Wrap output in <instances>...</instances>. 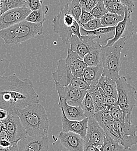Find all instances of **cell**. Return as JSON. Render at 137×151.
I'll list each match as a JSON object with an SVG mask.
<instances>
[{"label": "cell", "instance_id": "cell-39", "mask_svg": "<svg viewBox=\"0 0 137 151\" xmlns=\"http://www.w3.org/2000/svg\"><path fill=\"white\" fill-rule=\"evenodd\" d=\"M44 5L41 0H26V6L30 9L31 11L39 9Z\"/></svg>", "mask_w": 137, "mask_h": 151}, {"label": "cell", "instance_id": "cell-51", "mask_svg": "<svg viewBox=\"0 0 137 151\" xmlns=\"http://www.w3.org/2000/svg\"><path fill=\"white\" fill-rule=\"evenodd\" d=\"M25 1H26V0H25Z\"/></svg>", "mask_w": 137, "mask_h": 151}, {"label": "cell", "instance_id": "cell-33", "mask_svg": "<svg viewBox=\"0 0 137 151\" xmlns=\"http://www.w3.org/2000/svg\"><path fill=\"white\" fill-rule=\"evenodd\" d=\"M68 5L70 14L78 22L79 17L82 13L80 0H71L70 2H68Z\"/></svg>", "mask_w": 137, "mask_h": 151}, {"label": "cell", "instance_id": "cell-30", "mask_svg": "<svg viewBox=\"0 0 137 151\" xmlns=\"http://www.w3.org/2000/svg\"><path fill=\"white\" fill-rule=\"evenodd\" d=\"M124 16L116 14L107 12L100 20L103 27H115L118 23L123 20Z\"/></svg>", "mask_w": 137, "mask_h": 151}, {"label": "cell", "instance_id": "cell-27", "mask_svg": "<svg viewBox=\"0 0 137 151\" xmlns=\"http://www.w3.org/2000/svg\"><path fill=\"white\" fill-rule=\"evenodd\" d=\"M49 12L48 6L44 5L39 9L31 11L25 20L33 23H43L46 20V15Z\"/></svg>", "mask_w": 137, "mask_h": 151}, {"label": "cell", "instance_id": "cell-3", "mask_svg": "<svg viewBox=\"0 0 137 151\" xmlns=\"http://www.w3.org/2000/svg\"><path fill=\"white\" fill-rule=\"evenodd\" d=\"M43 32V23H33L23 20L7 29L0 30V37L5 44H18Z\"/></svg>", "mask_w": 137, "mask_h": 151}, {"label": "cell", "instance_id": "cell-42", "mask_svg": "<svg viewBox=\"0 0 137 151\" xmlns=\"http://www.w3.org/2000/svg\"><path fill=\"white\" fill-rule=\"evenodd\" d=\"M0 140H9L11 142L10 136L9 135L7 132L5 130L4 127L0 132Z\"/></svg>", "mask_w": 137, "mask_h": 151}, {"label": "cell", "instance_id": "cell-29", "mask_svg": "<svg viewBox=\"0 0 137 151\" xmlns=\"http://www.w3.org/2000/svg\"><path fill=\"white\" fill-rule=\"evenodd\" d=\"M101 47L89 52L83 58V60L87 66H96L101 63Z\"/></svg>", "mask_w": 137, "mask_h": 151}, {"label": "cell", "instance_id": "cell-35", "mask_svg": "<svg viewBox=\"0 0 137 151\" xmlns=\"http://www.w3.org/2000/svg\"><path fill=\"white\" fill-rule=\"evenodd\" d=\"M70 84L72 87L81 90L87 91L89 88V84L85 80L83 77H73Z\"/></svg>", "mask_w": 137, "mask_h": 151}, {"label": "cell", "instance_id": "cell-2", "mask_svg": "<svg viewBox=\"0 0 137 151\" xmlns=\"http://www.w3.org/2000/svg\"><path fill=\"white\" fill-rule=\"evenodd\" d=\"M17 116L28 135H47L49 119L44 108L40 104H30L17 111Z\"/></svg>", "mask_w": 137, "mask_h": 151}, {"label": "cell", "instance_id": "cell-40", "mask_svg": "<svg viewBox=\"0 0 137 151\" xmlns=\"http://www.w3.org/2000/svg\"><path fill=\"white\" fill-rule=\"evenodd\" d=\"M94 17L91 14V12L82 10V13L80 14V16L79 17V24L80 26H81L82 25L88 22H89V20L94 19Z\"/></svg>", "mask_w": 137, "mask_h": 151}, {"label": "cell", "instance_id": "cell-9", "mask_svg": "<svg viewBox=\"0 0 137 151\" xmlns=\"http://www.w3.org/2000/svg\"><path fill=\"white\" fill-rule=\"evenodd\" d=\"M106 132L94 117H88V129L85 138L84 139V147L91 145L100 148L103 143Z\"/></svg>", "mask_w": 137, "mask_h": 151}, {"label": "cell", "instance_id": "cell-11", "mask_svg": "<svg viewBox=\"0 0 137 151\" xmlns=\"http://www.w3.org/2000/svg\"><path fill=\"white\" fill-rule=\"evenodd\" d=\"M1 122L10 136L11 142L13 145H17L19 141L28 135L17 115L9 114L8 117Z\"/></svg>", "mask_w": 137, "mask_h": 151}, {"label": "cell", "instance_id": "cell-38", "mask_svg": "<svg viewBox=\"0 0 137 151\" xmlns=\"http://www.w3.org/2000/svg\"><path fill=\"white\" fill-rule=\"evenodd\" d=\"M98 0H80V5L82 10L91 12L95 7Z\"/></svg>", "mask_w": 137, "mask_h": 151}, {"label": "cell", "instance_id": "cell-18", "mask_svg": "<svg viewBox=\"0 0 137 151\" xmlns=\"http://www.w3.org/2000/svg\"><path fill=\"white\" fill-rule=\"evenodd\" d=\"M82 36H94L95 41L101 46H104L115 34V27H101L92 31H88L80 27Z\"/></svg>", "mask_w": 137, "mask_h": 151}, {"label": "cell", "instance_id": "cell-41", "mask_svg": "<svg viewBox=\"0 0 137 151\" xmlns=\"http://www.w3.org/2000/svg\"><path fill=\"white\" fill-rule=\"evenodd\" d=\"M120 3L123 5H125L128 8V11L132 13L133 12V8L134 6V2L133 0H118Z\"/></svg>", "mask_w": 137, "mask_h": 151}, {"label": "cell", "instance_id": "cell-6", "mask_svg": "<svg viewBox=\"0 0 137 151\" xmlns=\"http://www.w3.org/2000/svg\"><path fill=\"white\" fill-rule=\"evenodd\" d=\"M137 126L113 120L112 127L106 134L117 140L125 149H130L137 144Z\"/></svg>", "mask_w": 137, "mask_h": 151}, {"label": "cell", "instance_id": "cell-31", "mask_svg": "<svg viewBox=\"0 0 137 151\" xmlns=\"http://www.w3.org/2000/svg\"><path fill=\"white\" fill-rule=\"evenodd\" d=\"M82 108L86 117H94L95 114V104L92 96L88 91L83 99Z\"/></svg>", "mask_w": 137, "mask_h": 151}, {"label": "cell", "instance_id": "cell-23", "mask_svg": "<svg viewBox=\"0 0 137 151\" xmlns=\"http://www.w3.org/2000/svg\"><path fill=\"white\" fill-rule=\"evenodd\" d=\"M94 117L104 130L106 134L109 132L113 121L109 110L104 109L96 112L94 115Z\"/></svg>", "mask_w": 137, "mask_h": 151}, {"label": "cell", "instance_id": "cell-19", "mask_svg": "<svg viewBox=\"0 0 137 151\" xmlns=\"http://www.w3.org/2000/svg\"><path fill=\"white\" fill-rule=\"evenodd\" d=\"M65 60L74 77H83V72L86 66L83 58L70 48Z\"/></svg>", "mask_w": 137, "mask_h": 151}, {"label": "cell", "instance_id": "cell-28", "mask_svg": "<svg viewBox=\"0 0 137 151\" xmlns=\"http://www.w3.org/2000/svg\"><path fill=\"white\" fill-rule=\"evenodd\" d=\"M87 91L93 98L95 104V113L102 110L106 109L103 100V98L99 91V88L98 86L90 87Z\"/></svg>", "mask_w": 137, "mask_h": 151}, {"label": "cell", "instance_id": "cell-17", "mask_svg": "<svg viewBox=\"0 0 137 151\" xmlns=\"http://www.w3.org/2000/svg\"><path fill=\"white\" fill-rule=\"evenodd\" d=\"M54 83L61 86L70 84L74 76L65 59H59L57 63V69L52 73Z\"/></svg>", "mask_w": 137, "mask_h": 151}, {"label": "cell", "instance_id": "cell-20", "mask_svg": "<svg viewBox=\"0 0 137 151\" xmlns=\"http://www.w3.org/2000/svg\"><path fill=\"white\" fill-rule=\"evenodd\" d=\"M59 106L63 109L66 117L72 120H82L86 117L80 106H72L68 105L64 100L59 99Z\"/></svg>", "mask_w": 137, "mask_h": 151}, {"label": "cell", "instance_id": "cell-7", "mask_svg": "<svg viewBox=\"0 0 137 151\" xmlns=\"http://www.w3.org/2000/svg\"><path fill=\"white\" fill-rule=\"evenodd\" d=\"M117 98L116 103L126 114L132 113L137 107V90L129 84L124 76H120L116 80Z\"/></svg>", "mask_w": 137, "mask_h": 151}, {"label": "cell", "instance_id": "cell-13", "mask_svg": "<svg viewBox=\"0 0 137 151\" xmlns=\"http://www.w3.org/2000/svg\"><path fill=\"white\" fill-rule=\"evenodd\" d=\"M30 12L31 10L26 6L6 11L0 16V30L25 20Z\"/></svg>", "mask_w": 137, "mask_h": 151}, {"label": "cell", "instance_id": "cell-45", "mask_svg": "<svg viewBox=\"0 0 137 151\" xmlns=\"http://www.w3.org/2000/svg\"><path fill=\"white\" fill-rule=\"evenodd\" d=\"M17 145H13L8 148H1L0 151H17Z\"/></svg>", "mask_w": 137, "mask_h": 151}, {"label": "cell", "instance_id": "cell-15", "mask_svg": "<svg viewBox=\"0 0 137 151\" xmlns=\"http://www.w3.org/2000/svg\"><path fill=\"white\" fill-rule=\"evenodd\" d=\"M62 113L61 123H62V131L64 132H72L78 134L85 139L88 129V117L82 120H72L68 119L63 111L61 109Z\"/></svg>", "mask_w": 137, "mask_h": 151}, {"label": "cell", "instance_id": "cell-26", "mask_svg": "<svg viewBox=\"0 0 137 151\" xmlns=\"http://www.w3.org/2000/svg\"><path fill=\"white\" fill-rule=\"evenodd\" d=\"M103 2L108 12L124 16L125 12L128 11L127 7L118 0H103Z\"/></svg>", "mask_w": 137, "mask_h": 151}, {"label": "cell", "instance_id": "cell-49", "mask_svg": "<svg viewBox=\"0 0 137 151\" xmlns=\"http://www.w3.org/2000/svg\"><path fill=\"white\" fill-rule=\"evenodd\" d=\"M1 15H2V13H1V12H0V16H1Z\"/></svg>", "mask_w": 137, "mask_h": 151}, {"label": "cell", "instance_id": "cell-52", "mask_svg": "<svg viewBox=\"0 0 137 151\" xmlns=\"http://www.w3.org/2000/svg\"></svg>", "mask_w": 137, "mask_h": 151}, {"label": "cell", "instance_id": "cell-5", "mask_svg": "<svg viewBox=\"0 0 137 151\" xmlns=\"http://www.w3.org/2000/svg\"><path fill=\"white\" fill-rule=\"evenodd\" d=\"M53 32L58 34L65 44H70L73 35L82 38L80 33V26L78 22L70 14L68 3L65 4L60 12L52 20Z\"/></svg>", "mask_w": 137, "mask_h": 151}, {"label": "cell", "instance_id": "cell-22", "mask_svg": "<svg viewBox=\"0 0 137 151\" xmlns=\"http://www.w3.org/2000/svg\"><path fill=\"white\" fill-rule=\"evenodd\" d=\"M98 86L106 94L117 100V91L116 80L103 74L99 80Z\"/></svg>", "mask_w": 137, "mask_h": 151}, {"label": "cell", "instance_id": "cell-16", "mask_svg": "<svg viewBox=\"0 0 137 151\" xmlns=\"http://www.w3.org/2000/svg\"><path fill=\"white\" fill-rule=\"evenodd\" d=\"M59 138L61 144L68 151H83L84 139L74 132H60Z\"/></svg>", "mask_w": 137, "mask_h": 151}, {"label": "cell", "instance_id": "cell-50", "mask_svg": "<svg viewBox=\"0 0 137 151\" xmlns=\"http://www.w3.org/2000/svg\"></svg>", "mask_w": 137, "mask_h": 151}, {"label": "cell", "instance_id": "cell-32", "mask_svg": "<svg viewBox=\"0 0 137 151\" xmlns=\"http://www.w3.org/2000/svg\"><path fill=\"white\" fill-rule=\"evenodd\" d=\"M1 2L0 12L2 14L9 9L26 6L25 0H1Z\"/></svg>", "mask_w": 137, "mask_h": 151}, {"label": "cell", "instance_id": "cell-24", "mask_svg": "<svg viewBox=\"0 0 137 151\" xmlns=\"http://www.w3.org/2000/svg\"><path fill=\"white\" fill-rule=\"evenodd\" d=\"M101 151H130V149H125L117 140L109 135L106 134L103 145L100 147Z\"/></svg>", "mask_w": 137, "mask_h": 151}, {"label": "cell", "instance_id": "cell-10", "mask_svg": "<svg viewBox=\"0 0 137 151\" xmlns=\"http://www.w3.org/2000/svg\"><path fill=\"white\" fill-rule=\"evenodd\" d=\"M59 99L64 100L68 105L72 106L82 105L83 99L86 94V90H81L72 87L71 84L61 86L55 83Z\"/></svg>", "mask_w": 137, "mask_h": 151}, {"label": "cell", "instance_id": "cell-43", "mask_svg": "<svg viewBox=\"0 0 137 151\" xmlns=\"http://www.w3.org/2000/svg\"><path fill=\"white\" fill-rule=\"evenodd\" d=\"M14 145L9 140H0V147L1 148H8Z\"/></svg>", "mask_w": 137, "mask_h": 151}, {"label": "cell", "instance_id": "cell-34", "mask_svg": "<svg viewBox=\"0 0 137 151\" xmlns=\"http://www.w3.org/2000/svg\"><path fill=\"white\" fill-rule=\"evenodd\" d=\"M107 12H108L106 10L103 2V0H98L96 5L91 11V13L94 17L98 19H100Z\"/></svg>", "mask_w": 137, "mask_h": 151}, {"label": "cell", "instance_id": "cell-48", "mask_svg": "<svg viewBox=\"0 0 137 151\" xmlns=\"http://www.w3.org/2000/svg\"><path fill=\"white\" fill-rule=\"evenodd\" d=\"M1 3H2V2H1V0H0V5H1Z\"/></svg>", "mask_w": 137, "mask_h": 151}, {"label": "cell", "instance_id": "cell-1", "mask_svg": "<svg viewBox=\"0 0 137 151\" xmlns=\"http://www.w3.org/2000/svg\"><path fill=\"white\" fill-rule=\"evenodd\" d=\"M39 102L32 81L21 80L15 74L0 76V108L9 115H17V111L35 103Z\"/></svg>", "mask_w": 137, "mask_h": 151}, {"label": "cell", "instance_id": "cell-25", "mask_svg": "<svg viewBox=\"0 0 137 151\" xmlns=\"http://www.w3.org/2000/svg\"><path fill=\"white\" fill-rule=\"evenodd\" d=\"M109 111L113 120L133 124L132 113L126 114L124 113L123 110L119 106L117 103H116Z\"/></svg>", "mask_w": 137, "mask_h": 151}, {"label": "cell", "instance_id": "cell-36", "mask_svg": "<svg viewBox=\"0 0 137 151\" xmlns=\"http://www.w3.org/2000/svg\"><path fill=\"white\" fill-rule=\"evenodd\" d=\"M80 27L86 30L92 31L103 26L101 24L100 19L94 18V19L82 25Z\"/></svg>", "mask_w": 137, "mask_h": 151}, {"label": "cell", "instance_id": "cell-47", "mask_svg": "<svg viewBox=\"0 0 137 151\" xmlns=\"http://www.w3.org/2000/svg\"><path fill=\"white\" fill-rule=\"evenodd\" d=\"M4 127V124H2V123L0 121V132L2 130V129Z\"/></svg>", "mask_w": 137, "mask_h": 151}, {"label": "cell", "instance_id": "cell-14", "mask_svg": "<svg viewBox=\"0 0 137 151\" xmlns=\"http://www.w3.org/2000/svg\"><path fill=\"white\" fill-rule=\"evenodd\" d=\"M131 13L127 11L123 20L120 22L115 26V34L112 39L108 41L106 46H112L117 40L121 38L130 39L133 36L134 26L131 20Z\"/></svg>", "mask_w": 137, "mask_h": 151}, {"label": "cell", "instance_id": "cell-4", "mask_svg": "<svg viewBox=\"0 0 137 151\" xmlns=\"http://www.w3.org/2000/svg\"><path fill=\"white\" fill-rule=\"evenodd\" d=\"M126 41L125 38H121L111 47H101L103 74L115 80L120 76L119 72L121 69V53Z\"/></svg>", "mask_w": 137, "mask_h": 151}, {"label": "cell", "instance_id": "cell-37", "mask_svg": "<svg viewBox=\"0 0 137 151\" xmlns=\"http://www.w3.org/2000/svg\"><path fill=\"white\" fill-rule=\"evenodd\" d=\"M99 91L101 95V96L103 98V102H104V104L106 109L110 110V109L116 103L117 100L116 99L106 94L100 87H99Z\"/></svg>", "mask_w": 137, "mask_h": 151}, {"label": "cell", "instance_id": "cell-44", "mask_svg": "<svg viewBox=\"0 0 137 151\" xmlns=\"http://www.w3.org/2000/svg\"><path fill=\"white\" fill-rule=\"evenodd\" d=\"M9 116L8 113L4 109L0 108V121L2 122Z\"/></svg>", "mask_w": 137, "mask_h": 151}, {"label": "cell", "instance_id": "cell-46", "mask_svg": "<svg viewBox=\"0 0 137 151\" xmlns=\"http://www.w3.org/2000/svg\"><path fill=\"white\" fill-rule=\"evenodd\" d=\"M95 147L88 145V146L84 147L83 151H95Z\"/></svg>", "mask_w": 137, "mask_h": 151}, {"label": "cell", "instance_id": "cell-21", "mask_svg": "<svg viewBox=\"0 0 137 151\" xmlns=\"http://www.w3.org/2000/svg\"><path fill=\"white\" fill-rule=\"evenodd\" d=\"M102 64L96 66H86L83 72V77L90 87L98 86L99 80L103 75Z\"/></svg>", "mask_w": 137, "mask_h": 151}, {"label": "cell", "instance_id": "cell-12", "mask_svg": "<svg viewBox=\"0 0 137 151\" xmlns=\"http://www.w3.org/2000/svg\"><path fill=\"white\" fill-rule=\"evenodd\" d=\"M49 149L47 135L32 137L28 135L18 141L17 151H49Z\"/></svg>", "mask_w": 137, "mask_h": 151}, {"label": "cell", "instance_id": "cell-8", "mask_svg": "<svg viewBox=\"0 0 137 151\" xmlns=\"http://www.w3.org/2000/svg\"><path fill=\"white\" fill-rule=\"evenodd\" d=\"M70 49L78 54L83 58L84 56L91 51L100 47L94 36H82V38L73 35L70 40Z\"/></svg>", "mask_w": 137, "mask_h": 151}]
</instances>
